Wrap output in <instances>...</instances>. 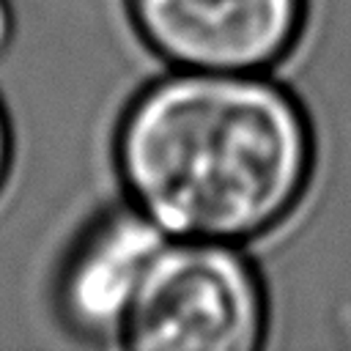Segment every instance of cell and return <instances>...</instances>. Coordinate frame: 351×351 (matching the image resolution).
<instances>
[{"mask_svg":"<svg viewBox=\"0 0 351 351\" xmlns=\"http://www.w3.org/2000/svg\"><path fill=\"white\" fill-rule=\"evenodd\" d=\"M263 335V282L239 244L170 236L143 277L121 346L140 351H252Z\"/></svg>","mask_w":351,"mask_h":351,"instance_id":"7a4b0ae2","label":"cell"},{"mask_svg":"<svg viewBox=\"0 0 351 351\" xmlns=\"http://www.w3.org/2000/svg\"><path fill=\"white\" fill-rule=\"evenodd\" d=\"M126 8L173 69L266 71L296 44L307 0H126Z\"/></svg>","mask_w":351,"mask_h":351,"instance_id":"3957f363","label":"cell"},{"mask_svg":"<svg viewBox=\"0 0 351 351\" xmlns=\"http://www.w3.org/2000/svg\"><path fill=\"white\" fill-rule=\"evenodd\" d=\"M11 36H14V14H11V3H8V0H0V58L8 52Z\"/></svg>","mask_w":351,"mask_h":351,"instance_id":"8992f818","label":"cell"},{"mask_svg":"<svg viewBox=\"0 0 351 351\" xmlns=\"http://www.w3.org/2000/svg\"><path fill=\"white\" fill-rule=\"evenodd\" d=\"M167 239L129 203L96 219L60 271L58 310L66 326L88 340L121 343L143 277Z\"/></svg>","mask_w":351,"mask_h":351,"instance_id":"277c9868","label":"cell"},{"mask_svg":"<svg viewBox=\"0 0 351 351\" xmlns=\"http://www.w3.org/2000/svg\"><path fill=\"white\" fill-rule=\"evenodd\" d=\"M302 104L263 71L173 69L126 107L121 186L173 239L241 244L277 228L313 173Z\"/></svg>","mask_w":351,"mask_h":351,"instance_id":"6da1fadb","label":"cell"},{"mask_svg":"<svg viewBox=\"0 0 351 351\" xmlns=\"http://www.w3.org/2000/svg\"><path fill=\"white\" fill-rule=\"evenodd\" d=\"M11 156H14L11 123H8V115L0 104V192L5 189V181H8V173H11Z\"/></svg>","mask_w":351,"mask_h":351,"instance_id":"5b68a950","label":"cell"}]
</instances>
